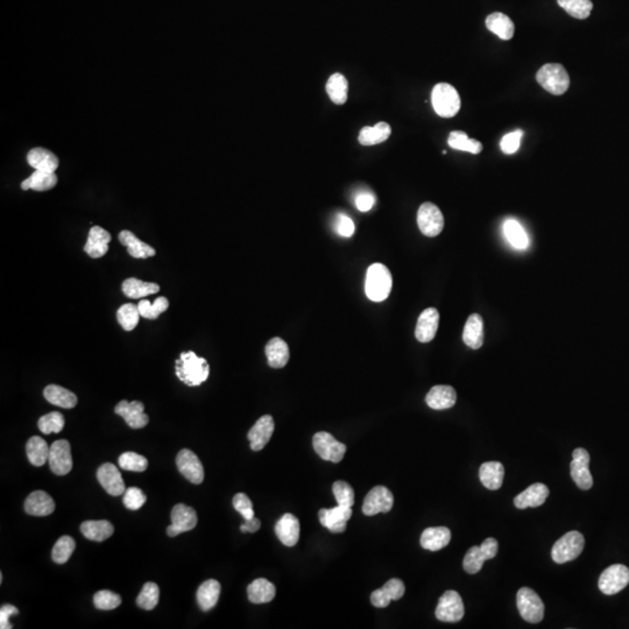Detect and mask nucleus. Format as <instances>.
I'll return each instance as SVG.
<instances>
[{
    "label": "nucleus",
    "mask_w": 629,
    "mask_h": 629,
    "mask_svg": "<svg viewBox=\"0 0 629 629\" xmlns=\"http://www.w3.org/2000/svg\"><path fill=\"white\" fill-rule=\"evenodd\" d=\"M175 373L183 384L196 387L207 381L210 374V366L204 358H200L195 352H182L175 362Z\"/></svg>",
    "instance_id": "nucleus-1"
},
{
    "label": "nucleus",
    "mask_w": 629,
    "mask_h": 629,
    "mask_svg": "<svg viewBox=\"0 0 629 629\" xmlns=\"http://www.w3.org/2000/svg\"><path fill=\"white\" fill-rule=\"evenodd\" d=\"M393 279L385 264H373L366 274L365 291L371 301H385L392 291Z\"/></svg>",
    "instance_id": "nucleus-2"
},
{
    "label": "nucleus",
    "mask_w": 629,
    "mask_h": 629,
    "mask_svg": "<svg viewBox=\"0 0 629 629\" xmlns=\"http://www.w3.org/2000/svg\"><path fill=\"white\" fill-rule=\"evenodd\" d=\"M539 85L555 96L566 94L570 87V78L566 68L559 63L544 64L536 74Z\"/></svg>",
    "instance_id": "nucleus-3"
},
{
    "label": "nucleus",
    "mask_w": 629,
    "mask_h": 629,
    "mask_svg": "<svg viewBox=\"0 0 629 629\" xmlns=\"http://www.w3.org/2000/svg\"><path fill=\"white\" fill-rule=\"evenodd\" d=\"M432 102L434 110L439 117H455L460 109L458 91L448 83L437 84L432 89Z\"/></svg>",
    "instance_id": "nucleus-4"
},
{
    "label": "nucleus",
    "mask_w": 629,
    "mask_h": 629,
    "mask_svg": "<svg viewBox=\"0 0 629 629\" xmlns=\"http://www.w3.org/2000/svg\"><path fill=\"white\" fill-rule=\"evenodd\" d=\"M585 546V539L579 532H566L557 542L554 544L551 550V557L556 563L571 562L576 559Z\"/></svg>",
    "instance_id": "nucleus-5"
},
{
    "label": "nucleus",
    "mask_w": 629,
    "mask_h": 629,
    "mask_svg": "<svg viewBox=\"0 0 629 629\" xmlns=\"http://www.w3.org/2000/svg\"><path fill=\"white\" fill-rule=\"evenodd\" d=\"M520 614L527 623H539L544 616V604L539 594L529 587H521L516 596Z\"/></svg>",
    "instance_id": "nucleus-6"
},
{
    "label": "nucleus",
    "mask_w": 629,
    "mask_h": 629,
    "mask_svg": "<svg viewBox=\"0 0 629 629\" xmlns=\"http://www.w3.org/2000/svg\"><path fill=\"white\" fill-rule=\"evenodd\" d=\"M629 584V569L623 564H613L600 576L598 586L606 596H613L623 591Z\"/></svg>",
    "instance_id": "nucleus-7"
},
{
    "label": "nucleus",
    "mask_w": 629,
    "mask_h": 629,
    "mask_svg": "<svg viewBox=\"0 0 629 629\" xmlns=\"http://www.w3.org/2000/svg\"><path fill=\"white\" fill-rule=\"evenodd\" d=\"M314 451L322 459L328 462L339 463L344 458L346 446L338 442L329 432H319L312 439Z\"/></svg>",
    "instance_id": "nucleus-8"
},
{
    "label": "nucleus",
    "mask_w": 629,
    "mask_h": 629,
    "mask_svg": "<svg viewBox=\"0 0 629 629\" xmlns=\"http://www.w3.org/2000/svg\"><path fill=\"white\" fill-rule=\"evenodd\" d=\"M465 613L462 597L456 591H446L436 609V618L443 623H458L463 619Z\"/></svg>",
    "instance_id": "nucleus-9"
},
{
    "label": "nucleus",
    "mask_w": 629,
    "mask_h": 629,
    "mask_svg": "<svg viewBox=\"0 0 629 629\" xmlns=\"http://www.w3.org/2000/svg\"><path fill=\"white\" fill-rule=\"evenodd\" d=\"M417 224L423 235L436 237L444 228V217L437 205L425 202L420 207L417 212Z\"/></svg>",
    "instance_id": "nucleus-10"
},
{
    "label": "nucleus",
    "mask_w": 629,
    "mask_h": 629,
    "mask_svg": "<svg viewBox=\"0 0 629 629\" xmlns=\"http://www.w3.org/2000/svg\"><path fill=\"white\" fill-rule=\"evenodd\" d=\"M394 505V496L385 486H375L368 492L362 505V513L367 516L379 513H389Z\"/></svg>",
    "instance_id": "nucleus-11"
},
{
    "label": "nucleus",
    "mask_w": 629,
    "mask_h": 629,
    "mask_svg": "<svg viewBox=\"0 0 629 629\" xmlns=\"http://www.w3.org/2000/svg\"><path fill=\"white\" fill-rule=\"evenodd\" d=\"M573 462L570 464V473L579 489L587 491L593 485V478L590 472V453L585 448H577L573 453Z\"/></svg>",
    "instance_id": "nucleus-12"
},
{
    "label": "nucleus",
    "mask_w": 629,
    "mask_h": 629,
    "mask_svg": "<svg viewBox=\"0 0 629 629\" xmlns=\"http://www.w3.org/2000/svg\"><path fill=\"white\" fill-rule=\"evenodd\" d=\"M171 525L167 528L168 536L175 537L182 532H190L197 525V514L194 508L178 503L171 511Z\"/></svg>",
    "instance_id": "nucleus-13"
},
{
    "label": "nucleus",
    "mask_w": 629,
    "mask_h": 629,
    "mask_svg": "<svg viewBox=\"0 0 629 629\" xmlns=\"http://www.w3.org/2000/svg\"><path fill=\"white\" fill-rule=\"evenodd\" d=\"M176 465L184 478L188 479L195 485H200L204 480V469H203L201 460L191 450L183 448L178 452V457H176Z\"/></svg>",
    "instance_id": "nucleus-14"
},
{
    "label": "nucleus",
    "mask_w": 629,
    "mask_h": 629,
    "mask_svg": "<svg viewBox=\"0 0 629 629\" xmlns=\"http://www.w3.org/2000/svg\"><path fill=\"white\" fill-rule=\"evenodd\" d=\"M49 468L56 475H66L73 469L71 444L66 439L54 442L49 451Z\"/></svg>",
    "instance_id": "nucleus-15"
},
{
    "label": "nucleus",
    "mask_w": 629,
    "mask_h": 629,
    "mask_svg": "<svg viewBox=\"0 0 629 629\" xmlns=\"http://www.w3.org/2000/svg\"><path fill=\"white\" fill-rule=\"evenodd\" d=\"M114 412L117 415L121 416L132 429L144 428L149 422L147 414H145L144 403L140 401L128 402L123 400L116 405Z\"/></svg>",
    "instance_id": "nucleus-16"
},
{
    "label": "nucleus",
    "mask_w": 629,
    "mask_h": 629,
    "mask_svg": "<svg viewBox=\"0 0 629 629\" xmlns=\"http://www.w3.org/2000/svg\"><path fill=\"white\" fill-rule=\"evenodd\" d=\"M319 523L331 532H344L348 520L351 519L352 507L336 506L334 508H323L318 513Z\"/></svg>",
    "instance_id": "nucleus-17"
},
{
    "label": "nucleus",
    "mask_w": 629,
    "mask_h": 629,
    "mask_svg": "<svg viewBox=\"0 0 629 629\" xmlns=\"http://www.w3.org/2000/svg\"><path fill=\"white\" fill-rule=\"evenodd\" d=\"M97 479L98 482H101V485L103 486V489L110 496H121L126 491L121 471L117 469V466H114L111 463L103 464L98 469Z\"/></svg>",
    "instance_id": "nucleus-18"
},
{
    "label": "nucleus",
    "mask_w": 629,
    "mask_h": 629,
    "mask_svg": "<svg viewBox=\"0 0 629 629\" xmlns=\"http://www.w3.org/2000/svg\"><path fill=\"white\" fill-rule=\"evenodd\" d=\"M274 420L271 415H264L255 422L248 432V439L251 442V448L253 451H260L266 446L271 435L274 432Z\"/></svg>",
    "instance_id": "nucleus-19"
},
{
    "label": "nucleus",
    "mask_w": 629,
    "mask_h": 629,
    "mask_svg": "<svg viewBox=\"0 0 629 629\" xmlns=\"http://www.w3.org/2000/svg\"><path fill=\"white\" fill-rule=\"evenodd\" d=\"M405 584L398 578H393L386 582L381 589L375 590L371 594V603L375 607L384 609L391 604L392 600L401 599L405 594Z\"/></svg>",
    "instance_id": "nucleus-20"
},
{
    "label": "nucleus",
    "mask_w": 629,
    "mask_h": 629,
    "mask_svg": "<svg viewBox=\"0 0 629 629\" xmlns=\"http://www.w3.org/2000/svg\"><path fill=\"white\" fill-rule=\"evenodd\" d=\"M439 324V312L437 309L428 308L420 314L416 324L415 337L421 343H429L435 338Z\"/></svg>",
    "instance_id": "nucleus-21"
},
{
    "label": "nucleus",
    "mask_w": 629,
    "mask_h": 629,
    "mask_svg": "<svg viewBox=\"0 0 629 629\" xmlns=\"http://www.w3.org/2000/svg\"><path fill=\"white\" fill-rule=\"evenodd\" d=\"M548 496H549V489L546 485L536 482L514 498V505L519 509L539 507L546 502Z\"/></svg>",
    "instance_id": "nucleus-22"
},
{
    "label": "nucleus",
    "mask_w": 629,
    "mask_h": 629,
    "mask_svg": "<svg viewBox=\"0 0 629 629\" xmlns=\"http://www.w3.org/2000/svg\"><path fill=\"white\" fill-rule=\"evenodd\" d=\"M111 235L101 226L91 228L87 236V244L84 246V252L94 259L102 258L109 251Z\"/></svg>",
    "instance_id": "nucleus-23"
},
{
    "label": "nucleus",
    "mask_w": 629,
    "mask_h": 629,
    "mask_svg": "<svg viewBox=\"0 0 629 629\" xmlns=\"http://www.w3.org/2000/svg\"><path fill=\"white\" fill-rule=\"evenodd\" d=\"M457 401V393L451 386H435L425 396L427 405L435 410L452 408Z\"/></svg>",
    "instance_id": "nucleus-24"
},
{
    "label": "nucleus",
    "mask_w": 629,
    "mask_h": 629,
    "mask_svg": "<svg viewBox=\"0 0 629 629\" xmlns=\"http://www.w3.org/2000/svg\"><path fill=\"white\" fill-rule=\"evenodd\" d=\"M275 534L286 546H294L300 539V521L293 514H285L275 525Z\"/></svg>",
    "instance_id": "nucleus-25"
},
{
    "label": "nucleus",
    "mask_w": 629,
    "mask_h": 629,
    "mask_svg": "<svg viewBox=\"0 0 629 629\" xmlns=\"http://www.w3.org/2000/svg\"><path fill=\"white\" fill-rule=\"evenodd\" d=\"M25 511L33 516L51 515L55 511V502L49 494L44 491H35L27 496Z\"/></svg>",
    "instance_id": "nucleus-26"
},
{
    "label": "nucleus",
    "mask_w": 629,
    "mask_h": 629,
    "mask_svg": "<svg viewBox=\"0 0 629 629\" xmlns=\"http://www.w3.org/2000/svg\"><path fill=\"white\" fill-rule=\"evenodd\" d=\"M451 541V532L446 527H432L425 529L421 535V546L430 551H439Z\"/></svg>",
    "instance_id": "nucleus-27"
},
{
    "label": "nucleus",
    "mask_w": 629,
    "mask_h": 629,
    "mask_svg": "<svg viewBox=\"0 0 629 629\" xmlns=\"http://www.w3.org/2000/svg\"><path fill=\"white\" fill-rule=\"evenodd\" d=\"M266 357H267L268 365L273 368L285 367L288 364L289 348L283 339L275 337L268 341L266 348Z\"/></svg>",
    "instance_id": "nucleus-28"
},
{
    "label": "nucleus",
    "mask_w": 629,
    "mask_h": 629,
    "mask_svg": "<svg viewBox=\"0 0 629 629\" xmlns=\"http://www.w3.org/2000/svg\"><path fill=\"white\" fill-rule=\"evenodd\" d=\"M27 162L35 171H55L59 167V159L53 152L46 148L35 147L27 154Z\"/></svg>",
    "instance_id": "nucleus-29"
},
{
    "label": "nucleus",
    "mask_w": 629,
    "mask_h": 629,
    "mask_svg": "<svg viewBox=\"0 0 629 629\" xmlns=\"http://www.w3.org/2000/svg\"><path fill=\"white\" fill-rule=\"evenodd\" d=\"M463 341L469 348L478 350L484 343V322L480 314H472L463 331Z\"/></svg>",
    "instance_id": "nucleus-30"
},
{
    "label": "nucleus",
    "mask_w": 629,
    "mask_h": 629,
    "mask_svg": "<svg viewBox=\"0 0 629 629\" xmlns=\"http://www.w3.org/2000/svg\"><path fill=\"white\" fill-rule=\"evenodd\" d=\"M505 469L501 463L486 462L480 466L479 470V478L482 485L491 491H496L500 489L503 482Z\"/></svg>",
    "instance_id": "nucleus-31"
},
{
    "label": "nucleus",
    "mask_w": 629,
    "mask_h": 629,
    "mask_svg": "<svg viewBox=\"0 0 629 629\" xmlns=\"http://www.w3.org/2000/svg\"><path fill=\"white\" fill-rule=\"evenodd\" d=\"M119 241L128 248V255L133 258H151L157 255L154 248L146 243H142L139 238L135 237V235L128 230H124L119 233Z\"/></svg>",
    "instance_id": "nucleus-32"
},
{
    "label": "nucleus",
    "mask_w": 629,
    "mask_h": 629,
    "mask_svg": "<svg viewBox=\"0 0 629 629\" xmlns=\"http://www.w3.org/2000/svg\"><path fill=\"white\" fill-rule=\"evenodd\" d=\"M221 596V584L214 579H209L203 582L197 591V603L200 609L208 612L217 605Z\"/></svg>",
    "instance_id": "nucleus-33"
},
{
    "label": "nucleus",
    "mask_w": 629,
    "mask_h": 629,
    "mask_svg": "<svg viewBox=\"0 0 629 629\" xmlns=\"http://www.w3.org/2000/svg\"><path fill=\"white\" fill-rule=\"evenodd\" d=\"M486 27L492 33L498 35L501 40L505 41L511 40L515 32L514 23L511 20V18L500 12L489 14V17L486 18Z\"/></svg>",
    "instance_id": "nucleus-34"
},
{
    "label": "nucleus",
    "mask_w": 629,
    "mask_h": 629,
    "mask_svg": "<svg viewBox=\"0 0 629 629\" xmlns=\"http://www.w3.org/2000/svg\"><path fill=\"white\" fill-rule=\"evenodd\" d=\"M248 594L251 603L266 604L274 599L276 589L267 579L259 578L248 585Z\"/></svg>",
    "instance_id": "nucleus-35"
},
{
    "label": "nucleus",
    "mask_w": 629,
    "mask_h": 629,
    "mask_svg": "<svg viewBox=\"0 0 629 629\" xmlns=\"http://www.w3.org/2000/svg\"><path fill=\"white\" fill-rule=\"evenodd\" d=\"M44 398L51 405L61 408L71 409L78 405V396L68 389L57 385H49L44 389Z\"/></svg>",
    "instance_id": "nucleus-36"
},
{
    "label": "nucleus",
    "mask_w": 629,
    "mask_h": 629,
    "mask_svg": "<svg viewBox=\"0 0 629 629\" xmlns=\"http://www.w3.org/2000/svg\"><path fill=\"white\" fill-rule=\"evenodd\" d=\"M80 532L84 537L94 542H103L114 534V525L106 520L85 521L80 525Z\"/></svg>",
    "instance_id": "nucleus-37"
},
{
    "label": "nucleus",
    "mask_w": 629,
    "mask_h": 629,
    "mask_svg": "<svg viewBox=\"0 0 629 629\" xmlns=\"http://www.w3.org/2000/svg\"><path fill=\"white\" fill-rule=\"evenodd\" d=\"M57 184V176L55 171H35L30 178L21 183V189L24 190L47 191L53 189Z\"/></svg>",
    "instance_id": "nucleus-38"
},
{
    "label": "nucleus",
    "mask_w": 629,
    "mask_h": 629,
    "mask_svg": "<svg viewBox=\"0 0 629 629\" xmlns=\"http://www.w3.org/2000/svg\"><path fill=\"white\" fill-rule=\"evenodd\" d=\"M49 451H51V446H48L47 442L39 436L30 437L27 442V457L30 459L32 465H44L49 458Z\"/></svg>",
    "instance_id": "nucleus-39"
},
{
    "label": "nucleus",
    "mask_w": 629,
    "mask_h": 629,
    "mask_svg": "<svg viewBox=\"0 0 629 629\" xmlns=\"http://www.w3.org/2000/svg\"><path fill=\"white\" fill-rule=\"evenodd\" d=\"M391 133L392 130L387 123H379L373 128L366 126L359 133V142L362 146H374L387 140Z\"/></svg>",
    "instance_id": "nucleus-40"
},
{
    "label": "nucleus",
    "mask_w": 629,
    "mask_h": 629,
    "mask_svg": "<svg viewBox=\"0 0 629 629\" xmlns=\"http://www.w3.org/2000/svg\"><path fill=\"white\" fill-rule=\"evenodd\" d=\"M160 286L151 282H144L135 278H130L123 282V293L130 298H141L148 295L157 294Z\"/></svg>",
    "instance_id": "nucleus-41"
},
{
    "label": "nucleus",
    "mask_w": 629,
    "mask_h": 629,
    "mask_svg": "<svg viewBox=\"0 0 629 629\" xmlns=\"http://www.w3.org/2000/svg\"><path fill=\"white\" fill-rule=\"evenodd\" d=\"M503 233H505L506 239L508 240L509 244L512 245L513 248H518V250H525V248H528V236L525 233L523 225L520 224L519 221H516L515 219H508V221H505Z\"/></svg>",
    "instance_id": "nucleus-42"
},
{
    "label": "nucleus",
    "mask_w": 629,
    "mask_h": 629,
    "mask_svg": "<svg viewBox=\"0 0 629 629\" xmlns=\"http://www.w3.org/2000/svg\"><path fill=\"white\" fill-rule=\"evenodd\" d=\"M450 147L457 151L469 152L472 154H479L482 151V142L475 139H470L465 132L453 131L450 133L448 139Z\"/></svg>",
    "instance_id": "nucleus-43"
},
{
    "label": "nucleus",
    "mask_w": 629,
    "mask_h": 629,
    "mask_svg": "<svg viewBox=\"0 0 629 629\" xmlns=\"http://www.w3.org/2000/svg\"><path fill=\"white\" fill-rule=\"evenodd\" d=\"M348 80L338 73L332 75L326 83V92L335 104H344L348 101Z\"/></svg>",
    "instance_id": "nucleus-44"
},
{
    "label": "nucleus",
    "mask_w": 629,
    "mask_h": 629,
    "mask_svg": "<svg viewBox=\"0 0 629 629\" xmlns=\"http://www.w3.org/2000/svg\"><path fill=\"white\" fill-rule=\"evenodd\" d=\"M557 3L566 13L580 20L589 18L593 8L591 0H557Z\"/></svg>",
    "instance_id": "nucleus-45"
},
{
    "label": "nucleus",
    "mask_w": 629,
    "mask_h": 629,
    "mask_svg": "<svg viewBox=\"0 0 629 629\" xmlns=\"http://www.w3.org/2000/svg\"><path fill=\"white\" fill-rule=\"evenodd\" d=\"M140 317V312H139L138 305L126 303V305H123L121 308L118 309V322H119V324L121 325V328L124 329L125 331H132V330L137 328L139 318Z\"/></svg>",
    "instance_id": "nucleus-46"
},
{
    "label": "nucleus",
    "mask_w": 629,
    "mask_h": 629,
    "mask_svg": "<svg viewBox=\"0 0 629 629\" xmlns=\"http://www.w3.org/2000/svg\"><path fill=\"white\" fill-rule=\"evenodd\" d=\"M168 307H169V301L164 296L157 298L153 303L145 298L138 303L141 317L146 318V319H157L162 312L167 310Z\"/></svg>",
    "instance_id": "nucleus-47"
},
{
    "label": "nucleus",
    "mask_w": 629,
    "mask_h": 629,
    "mask_svg": "<svg viewBox=\"0 0 629 629\" xmlns=\"http://www.w3.org/2000/svg\"><path fill=\"white\" fill-rule=\"evenodd\" d=\"M75 548H76V543H75L73 537H71V536H62V537L57 539V542L54 546L53 551H51V558L57 564H64V563L68 562V559H71Z\"/></svg>",
    "instance_id": "nucleus-48"
},
{
    "label": "nucleus",
    "mask_w": 629,
    "mask_h": 629,
    "mask_svg": "<svg viewBox=\"0 0 629 629\" xmlns=\"http://www.w3.org/2000/svg\"><path fill=\"white\" fill-rule=\"evenodd\" d=\"M160 598V589L155 582H146L138 596L137 604L141 609H154Z\"/></svg>",
    "instance_id": "nucleus-49"
},
{
    "label": "nucleus",
    "mask_w": 629,
    "mask_h": 629,
    "mask_svg": "<svg viewBox=\"0 0 629 629\" xmlns=\"http://www.w3.org/2000/svg\"><path fill=\"white\" fill-rule=\"evenodd\" d=\"M486 561H489L485 554L480 549V546H472L471 549L468 551L464 561H463V566L465 569L466 573L470 575H475L482 570V566Z\"/></svg>",
    "instance_id": "nucleus-50"
},
{
    "label": "nucleus",
    "mask_w": 629,
    "mask_h": 629,
    "mask_svg": "<svg viewBox=\"0 0 629 629\" xmlns=\"http://www.w3.org/2000/svg\"><path fill=\"white\" fill-rule=\"evenodd\" d=\"M39 429L44 435L59 434L64 428V417L61 413L51 412L39 420Z\"/></svg>",
    "instance_id": "nucleus-51"
},
{
    "label": "nucleus",
    "mask_w": 629,
    "mask_h": 629,
    "mask_svg": "<svg viewBox=\"0 0 629 629\" xmlns=\"http://www.w3.org/2000/svg\"><path fill=\"white\" fill-rule=\"evenodd\" d=\"M119 466L126 471L144 472L147 470L148 460L135 452H125L119 457Z\"/></svg>",
    "instance_id": "nucleus-52"
},
{
    "label": "nucleus",
    "mask_w": 629,
    "mask_h": 629,
    "mask_svg": "<svg viewBox=\"0 0 629 629\" xmlns=\"http://www.w3.org/2000/svg\"><path fill=\"white\" fill-rule=\"evenodd\" d=\"M332 491L335 494L336 500L339 506L344 507H352L355 505V491L352 489L351 485H348V482H336L332 486Z\"/></svg>",
    "instance_id": "nucleus-53"
},
{
    "label": "nucleus",
    "mask_w": 629,
    "mask_h": 629,
    "mask_svg": "<svg viewBox=\"0 0 629 629\" xmlns=\"http://www.w3.org/2000/svg\"><path fill=\"white\" fill-rule=\"evenodd\" d=\"M94 604L96 609L111 611V609H117L118 606H121V598L117 593L103 590L94 594Z\"/></svg>",
    "instance_id": "nucleus-54"
},
{
    "label": "nucleus",
    "mask_w": 629,
    "mask_h": 629,
    "mask_svg": "<svg viewBox=\"0 0 629 629\" xmlns=\"http://www.w3.org/2000/svg\"><path fill=\"white\" fill-rule=\"evenodd\" d=\"M146 500L147 498L145 496V493L138 487H130L126 489L124 493V499H123L125 507L130 511L140 509L145 505Z\"/></svg>",
    "instance_id": "nucleus-55"
},
{
    "label": "nucleus",
    "mask_w": 629,
    "mask_h": 629,
    "mask_svg": "<svg viewBox=\"0 0 629 629\" xmlns=\"http://www.w3.org/2000/svg\"><path fill=\"white\" fill-rule=\"evenodd\" d=\"M233 507L238 513H240V515L245 520L253 519L255 518V509H253V503L251 499L248 498L244 493H238L233 498Z\"/></svg>",
    "instance_id": "nucleus-56"
},
{
    "label": "nucleus",
    "mask_w": 629,
    "mask_h": 629,
    "mask_svg": "<svg viewBox=\"0 0 629 629\" xmlns=\"http://www.w3.org/2000/svg\"><path fill=\"white\" fill-rule=\"evenodd\" d=\"M523 135V132L521 130H516V131L506 134L505 137L502 138L501 144H500L501 151L506 154H514L515 152L519 151Z\"/></svg>",
    "instance_id": "nucleus-57"
},
{
    "label": "nucleus",
    "mask_w": 629,
    "mask_h": 629,
    "mask_svg": "<svg viewBox=\"0 0 629 629\" xmlns=\"http://www.w3.org/2000/svg\"><path fill=\"white\" fill-rule=\"evenodd\" d=\"M335 228L337 233L343 237H352L355 233V224L351 218L343 214H339L336 218Z\"/></svg>",
    "instance_id": "nucleus-58"
},
{
    "label": "nucleus",
    "mask_w": 629,
    "mask_h": 629,
    "mask_svg": "<svg viewBox=\"0 0 629 629\" xmlns=\"http://www.w3.org/2000/svg\"><path fill=\"white\" fill-rule=\"evenodd\" d=\"M18 613H19V609H18L17 607H14V606H1V609H0V628H12V625H11L8 619H10V616H16Z\"/></svg>",
    "instance_id": "nucleus-59"
},
{
    "label": "nucleus",
    "mask_w": 629,
    "mask_h": 629,
    "mask_svg": "<svg viewBox=\"0 0 629 629\" xmlns=\"http://www.w3.org/2000/svg\"><path fill=\"white\" fill-rule=\"evenodd\" d=\"M374 202L375 200L373 195L364 193V194L358 195V197L355 200V205H357L358 210L366 212V211L371 210L372 207L374 205Z\"/></svg>",
    "instance_id": "nucleus-60"
},
{
    "label": "nucleus",
    "mask_w": 629,
    "mask_h": 629,
    "mask_svg": "<svg viewBox=\"0 0 629 629\" xmlns=\"http://www.w3.org/2000/svg\"><path fill=\"white\" fill-rule=\"evenodd\" d=\"M480 549L484 551L487 559H492L496 557V554H498L499 550V544L498 541L496 539H492V537H489V539H486L484 542L482 543V546H480Z\"/></svg>",
    "instance_id": "nucleus-61"
},
{
    "label": "nucleus",
    "mask_w": 629,
    "mask_h": 629,
    "mask_svg": "<svg viewBox=\"0 0 629 629\" xmlns=\"http://www.w3.org/2000/svg\"><path fill=\"white\" fill-rule=\"evenodd\" d=\"M260 525H262L260 520L255 516L253 519L245 520V523L240 525V530L243 532H255L260 529Z\"/></svg>",
    "instance_id": "nucleus-62"
}]
</instances>
